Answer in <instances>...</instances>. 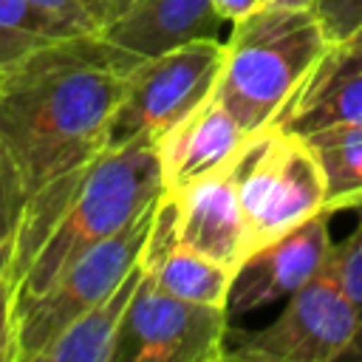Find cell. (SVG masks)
<instances>
[{
    "instance_id": "obj_1",
    "label": "cell",
    "mask_w": 362,
    "mask_h": 362,
    "mask_svg": "<svg viewBox=\"0 0 362 362\" xmlns=\"http://www.w3.org/2000/svg\"><path fill=\"white\" fill-rule=\"evenodd\" d=\"M141 57L102 34L54 40L0 79V144L28 198L105 150L110 116Z\"/></svg>"
},
{
    "instance_id": "obj_2",
    "label": "cell",
    "mask_w": 362,
    "mask_h": 362,
    "mask_svg": "<svg viewBox=\"0 0 362 362\" xmlns=\"http://www.w3.org/2000/svg\"><path fill=\"white\" fill-rule=\"evenodd\" d=\"M164 192L156 141L102 150L88 164L37 189L23 212L11 280L17 305L45 291L82 252L107 240Z\"/></svg>"
},
{
    "instance_id": "obj_3",
    "label": "cell",
    "mask_w": 362,
    "mask_h": 362,
    "mask_svg": "<svg viewBox=\"0 0 362 362\" xmlns=\"http://www.w3.org/2000/svg\"><path fill=\"white\" fill-rule=\"evenodd\" d=\"M328 45L311 6L266 3L232 23L215 96L249 136L280 124Z\"/></svg>"
},
{
    "instance_id": "obj_4",
    "label": "cell",
    "mask_w": 362,
    "mask_h": 362,
    "mask_svg": "<svg viewBox=\"0 0 362 362\" xmlns=\"http://www.w3.org/2000/svg\"><path fill=\"white\" fill-rule=\"evenodd\" d=\"M235 184L249 255L325 209V173L311 141L280 124L249 136L235 158Z\"/></svg>"
},
{
    "instance_id": "obj_5",
    "label": "cell",
    "mask_w": 362,
    "mask_h": 362,
    "mask_svg": "<svg viewBox=\"0 0 362 362\" xmlns=\"http://www.w3.org/2000/svg\"><path fill=\"white\" fill-rule=\"evenodd\" d=\"M223 65L221 40H195L141 59L122 90L110 116L105 150L141 139L156 141L192 107L215 93Z\"/></svg>"
},
{
    "instance_id": "obj_6",
    "label": "cell",
    "mask_w": 362,
    "mask_h": 362,
    "mask_svg": "<svg viewBox=\"0 0 362 362\" xmlns=\"http://www.w3.org/2000/svg\"><path fill=\"white\" fill-rule=\"evenodd\" d=\"M156 204L122 232L82 252L45 291L17 305L20 362H37L40 351L51 339H57L90 305L107 297L133 272V266L141 263L156 218Z\"/></svg>"
},
{
    "instance_id": "obj_7",
    "label": "cell",
    "mask_w": 362,
    "mask_h": 362,
    "mask_svg": "<svg viewBox=\"0 0 362 362\" xmlns=\"http://www.w3.org/2000/svg\"><path fill=\"white\" fill-rule=\"evenodd\" d=\"M359 311L342 286L322 269L294 291L263 328L229 325L226 359L232 362H337L342 359Z\"/></svg>"
},
{
    "instance_id": "obj_8",
    "label": "cell",
    "mask_w": 362,
    "mask_h": 362,
    "mask_svg": "<svg viewBox=\"0 0 362 362\" xmlns=\"http://www.w3.org/2000/svg\"><path fill=\"white\" fill-rule=\"evenodd\" d=\"M229 325L226 308L178 300L144 272L110 362H223Z\"/></svg>"
},
{
    "instance_id": "obj_9",
    "label": "cell",
    "mask_w": 362,
    "mask_h": 362,
    "mask_svg": "<svg viewBox=\"0 0 362 362\" xmlns=\"http://www.w3.org/2000/svg\"><path fill=\"white\" fill-rule=\"evenodd\" d=\"M153 235L238 269L249 257V238L238 201L235 161L164 189L156 204Z\"/></svg>"
},
{
    "instance_id": "obj_10",
    "label": "cell",
    "mask_w": 362,
    "mask_h": 362,
    "mask_svg": "<svg viewBox=\"0 0 362 362\" xmlns=\"http://www.w3.org/2000/svg\"><path fill=\"white\" fill-rule=\"evenodd\" d=\"M331 212L322 209L274 243L252 252L232 277L226 314L240 320L252 311L286 303L294 291L322 274L331 257Z\"/></svg>"
},
{
    "instance_id": "obj_11",
    "label": "cell",
    "mask_w": 362,
    "mask_h": 362,
    "mask_svg": "<svg viewBox=\"0 0 362 362\" xmlns=\"http://www.w3.org/2000/svg\"><path fill=\"white\" fill-rule=\"evenodd\" d=\"M246 141L249 133L238 124L226 105L215 93L206 96L198 107H192L156 139L164 189L232 164Z\"/></svg>"
},
{
    "instance_id": "obj_12",
    "label": "cell",
    "mask_w": 362,
    "mask_h": 362,
    "mask_svg": "<svg viewBox=\"0 0 362 362\" xmlns=\"http://www.w3.org/2000/svg\"><path fill=\"white\" fill-rule=\"evenodd\" d=\"M354 124H362V48L331 42L297 90L280 127L314 136Z\"/></svg>"
},
{
    "instance_id": "obj_13",
    "label": "cell",
    "mask_w": 362,
    "mask_h": 362,
    "mask_svg": "<svg viewBox=\"0 0 362 362\" xmlns=\"http://www.w3.org/2000/svg\"><path fill=\"white\" fill-rule=\"evenodd\" d=\"M221 25L215 0H133L102 37L147 59L195 40H218Z\"/></svg>"
},
{
    "instance_id": "obj_14",
    "label": "cell",
    "mask_w": 362,
    "mask_h": 362,
    "mask_svg": "<svg viewBox=\"0 0 362 362\" xmlns=\"http://www.w3.org/2000/svg\"><path fill=\"white\" fill-rule=\"evenodd\" d=\"M141 266H144L147 277L161 291H167L178 300L226 308L235 269H229L201 252H192L170 238H158V235H153V229H150L147 249L141 255Z\"/></svg>"
},
{
    "instance_id": "obj_15",
    "label": "cell",
    "mask_w": 362,
    "mask_h": 362,
    "mask_svg": "<svg viewBox=\"0 0 362 362\" xmlns=\"http://www.w3.org/2000/svg\"><path fill=\"white\" fill-rule=\"evenodd\" d=\"M144 274V266H133V272L96 305H90L82 317H76L57 339H51L37 362H110L122 320L136 294V286Z\"/></svg>"
},
{
    "instance_id": "obj_16",
    "label": "cell",
    "mask_w": 362,
    "mask_h": 362,
    "mask_svg": "<svg viewBox=\"0 0 362 362\" xmlns=\"http://www.w3.org/2000/svg\"><path fill=\"white\" fill-rule=\"evenodd\" d=\"M325 173V209L331 215L362 206V124L305 136Z\"/></svg>"
},
{
    "instance_id": "obj_17",
    "label": "cell",
    "mask_w": 362,
    "mask_h": 362,
    "mask_svg": "<svg viewBox=\"0 0 362 362\" xmlns=\"http://www.w3.org/2000/svg\"><path fill=\"white\" fill-rule=\"evenodd\" d=\"M65 34L28 0H0V71L14 68L31 51Z\"/></svg>"
},
{
    "instance_id": "obj_18",
    "label": "cell",
    "mask_w": 362,
    "mask_h": 362,
    "mask_svg": "<svg viewBox=\"0 0 362 362\" xmlns=\"http://www.w3.org/2000/svg\"><path fill=\"white\" fill-rule=\"evenodd\" d=\"M325 272L342 286V291L351 297V303L362 314V215H359L356 226L339 243L331 246Z\"/></svg>"
},
{
    "instance_id": "obj_19",
    "label": "cell",
    "mask_w": 362,
    "mask_h": 362,
    "mask_svg": "<svg viewBox=\"0 0 362 362\" xmlns=\"http://www.w3.org/2000/svg\"><path fill=\"white\" fill-rule=\"evenodd\" d=\"M25 204H28V192L23 187V178H20L11 156L0 144V240L14 243Z\"/></svg>"
},
{
    "instance_id": "obj_20",
    "label": "cell",
    "mask_w": 362,
    "mask_h": 362,
    "mask_svg": "<svg viewBox=\"0 0 362 362\" xmlns=\"http://www.w3.org/2000/svg\"><path fill=\"white\" fill-rule=\"evenodd\" d=\"M311 8L331 42H348L362 28V0H314Z\"/></svg>"
},
{
    "instance_id": "obj_21",
    "label": "cell",
    "mask_w": 362,
    "mask_h": 362,
    "mask_svg": "<svg viewBox=\"0 0 362 362\" xmlns=\"http://www.w3.org/2000/svg\"><path fill=\"white\" fill-rule=\"evenodd\" d=\"M37 11H42L65 37H79V34H99L93 20L88 17L82 0H28Z\"/></svg>"
},
{
    "instance_id": "obj_22",
    "label": "cell",
    "mask_w": 362,
    "mask_h": 362,
    "mask_svg": "<svg viewBox=\"0 0 362 362\" xmlns=\"http://www.w3.org/2000/svg\"><path fill=\"white\" fill-rule=\"evenodd\" d=\"M0 362H20L17 351V291L11 274H0Z\"/></svg>"
},
{
    "instance_id": "obj_23",
    "label": "cell",
    "mask_w": 362,
    "mask_h": 362,
    "mask_svg": "<svg viewBox=\"0 0 362 362\" xmlns=\"http://www.w3.org/2000/svg\"><path fill=\"white\" fill-rule=\"evenodd\" d=\"M130 3H133V0H82L85 11H88V17L93 20V25H96L99 34H102L116 17H122V14L130 8Z\"/></svg>"
},
{
    "instance_id": "obj_24",
    "label": "cell",
    "mask_w": 362,
    "mask_h": 362,
    "mask_svg": "<svg viewBox=\"0 0 362 362\" xmlns=\"http://www.w3.org/2000/svg\"><path fill=\"white\" fill-rule=\"evenodd\" d=\"M266 3L269 0H215V8L223 17V23H235V20L246 17L249 11H255V8L266 6Z\"/></svg>"
},
{
    "instance_id": "obj_25",
    "label": "cell",
    "mask_w": 362,
    "mask_h": 362,
    "mask_svg": "<svg viewBox=\"0 0 362 362\" xmlns=\"http://www.w3.org/2000/svg\"><path fill=\"white\" fill-rule=\"evenodd\" d=\"M342 359L362 362V317H359V325H356V331H354V337H351V342H348V348H345Z\"/></svg>"
},
{
    "instance_id": "obj_26",
    "label": "cell",
    "mask_w": 362,
    "mask_h": 362,
    "mask_svg": "<svg viewBox=\"0 0 362 362\" xmlns=\"http://www.w3.org/2000/svg\"><path fill=\"white\" fill-rule=\"evenodd\" d=\"M11 252H14V243L0 240V274H6L11 269Z\"/></svg>"
},
{
    "instance_id": "obj_27",
    "label": "cell",
    "mask_w": 362,
    "mask_h": 362,
    "mask_svg": "<svg viewBox=\"0 0 362 362\" xmlns=\"http://www.w3.org/2000/svg\"><path fill=\"white\" fill-rule=\"evenodd\" d=\"M269 3H277V6H300V8H308L314 0H269Z\"/></svg>"
},
{
    "instance_id": "obj_28",
    "label": "cell",
    "mask_w": 362,
    "mask_h": 362,
    "mask_svg": "<svg viewBox=\"0 0 362 362\" xmlns=\"http://www.w3.org/2000/svg\"><path fill=\"white\" fill-rule=\"evenodd\" d=\"M348 42H351V45H359V48H362V28H359V31H356V34H354V37H351Z\"/></svg>"
},
{
    "instance_id": "obj_29",
    "label": "cell",
    "mask_w": 362,
    "mask_h": 362,
    "mask_svg": "<svg viewBox=\"0 0 362 362\" xmlns=\"http://www.w3.org/2000/svg\"><path fill=\"white\" fill-rule=\"evenodd\" d=\"M3 74H6V71H0V79H3Z\"/></svg>"
}]
</instances>
